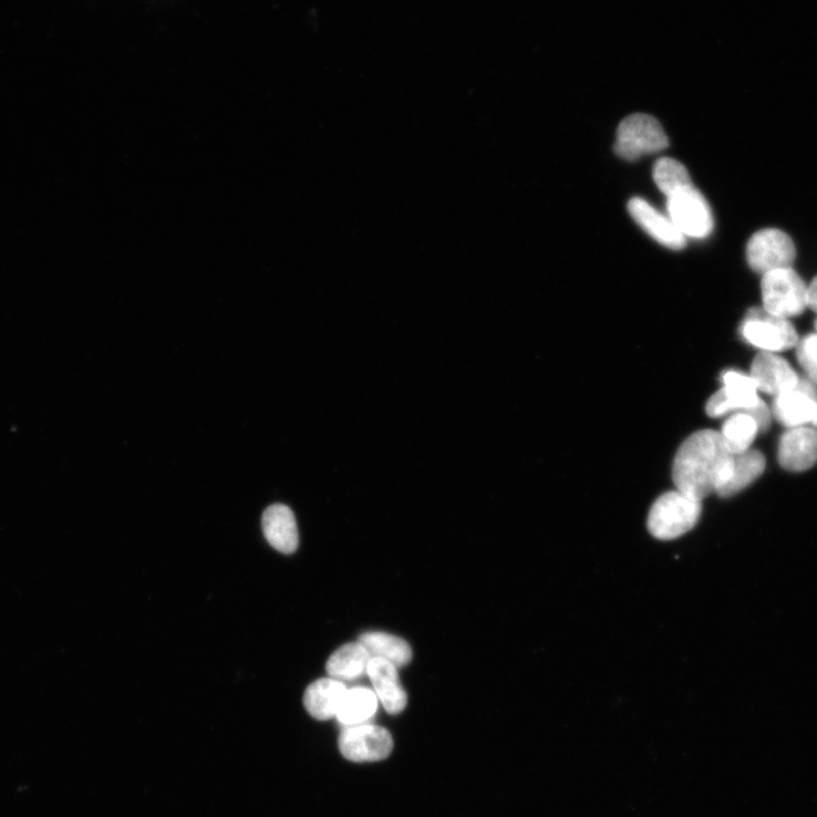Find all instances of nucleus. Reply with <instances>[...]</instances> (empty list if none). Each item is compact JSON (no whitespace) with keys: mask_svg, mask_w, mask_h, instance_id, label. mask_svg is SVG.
<instances>
[{"mask_svg":"<svg viewBox=\"0 0 817 817\" xmlns=\"http://www.w3.org/2000/svg\"><path fill=\"white\" fill-rule=\"evenodd\" d=\"M262 531L267 541L277 551L292 555L299 547V531L292 510L285 505H275L262 515Z\"/></svg>","mask_w":817,"mask_h":817,"instance_id":"obj_14","label":"nucleus"},{"mask_svg":"<svg viewBox=\"0 0 817 817\" xmlns=\"http://www.w3.org/2000/svg\"><path fill=\"white\" fill-rule=\"evenodd\" d=\"M757 433L759 430L755 420L743 412L726 420L720 434L726 447L733 454H738L751 448Z\"/></svg>","mask_w":817,"mask_h":817,"instance_id":"obj_21","label":"nucleus"},{"mask_svg":"<svg viewBox=\"0 0 817 817\" xmlns=\"http://www.w3.org/2000/svg\"><path fill=\"white\" fill-rule=\"evenodd\" d=\"M762 298L765 311L788 320L807 308V286L792 267L771 270L763 276Z\"/></svg>","mask_w":817,"mask_h":817,"instance_id":"obj_4","label":"nucleus"},{"mask_svg":"<svg viewBox=\"0 0 817 817\" xmlns=\"http://www.w3.org/2000/svg\"><path fill=\"white\" fill-rule=\"evenodd\" d=\"M780 465L789 472H805L817 463V431L809 427L790 428L778 449Z\"/></svg>","mask_w":817,"mask_h":817,"instance_id":"obj_13","label":"nucleus"},{"mask_svg":"<svg viewBox=\"0 0 817 817\" xmlns=\"http://www.w3.org/2000/svg\"><path fill=\"white\" fill-rule=\"evenodd\" d=\"M774 415L786 427H817V391L814 385L799 379L797 386L776 396Z\"/></svg>","mask_w":817,"mask_h":817,"instance_id":"obj_10","label":"nucleus"},{"mask_svg":"<svg viewBox=\"0 0 817 817\" xmlns=\"http://www.w3.org/2000/svg\"><path fill=\"white\" fill-rule=\"evenodd\" d=\"M655 185L669 197L676 192L694 186L687 168L672 158H660L653 169Z\"/></svg>","mask_w":817,"mask_h":817,"instance_id":"obj_22","label":"nucleus"},{"mask_svg":"<svg viewBox=\"0 0 817 817\" xmlns=\"http://www.w3.org/2000/svg\"><path fill=\"white\" fill-rule=\"evenodd\" d=\"M751 378L758 390L776 396L794 390L799 382L789 363L772 352H762L755 358Z\"/></svg>","mask_w":817,"mask_h":817,"instance_id":"obj_12","label":"nucleus"},{"mask_svg":"<svg viewBox=\"0 0 817 817\" xmlns=\"http://www.w3.org/2000/svg\"><path fill=\"white\" fill-rule=\"evenodd\" d=\"M766 462L763 454L756 449L734 454V465L731 478L718 490L722 497H731L752 485L765 470Z\"/></svg>","mask_w":817,"mask_h":817,"instance_id":"obj_19","label":"nucleus"},{"mask_svg":"<svg viewBox=\"0 0 817 817\" xmlns=\"http://www.w3.org/2000/svg\"><path fill=\"white\" fill-rule=\"evenodd\" d=\"M748 413L756 422L759 433L766 432L771 425L772 415L767 405L761 400V402Z\"/></svg>","mask_w":817,"mask_h":817,"instance_id":"obj_24","label":"nucleus"},{"mask_svg":"<svg viewBox=\"0 0 817 817\" xmlns=\"http://www.w3.org/2000/svg\"><path fill=\"white\" fill-rule=\"evenodd\" d=\"M368 675L385 711L392 715L403 712L407 704V695L400 683L397 668L385 660L373 658Z\"/></svg>","mask_w":817,"mask_h":817,"instance_id":"obj_15","label":"nucleus"},{"mask_svg":"<svg viewBox=\"0 0 817 817\" xmlns=\"http://www.w3.org/2000/svg\"><path fill=\"white\" fill-rule=\"evenodd\" d=\"M807 307L817 312V278L807 287Z\"/></svg>","mask_w":817,"mask_h":817,"instance_id":"obj_25","label":"nucleus"},{"mask_svg":"<svg viewBox=\"0 0 817 817\" xmlns=\"http://www.w3.org/2000/svg\"><path fill=\"white\" fill-rule=\"evenodd\" d=\"M741 334L746 342L763 352H780L798 343V334L785 318L768 313L763 308L748 311Z\"/></svg>","mask_w":817,"mask_h":817,"instance_id":"obj_5","label":"nucleus"},{"mask_svg":"<svg viewBox=\"0 0 817 817\" xmlns=\"http://www.w3.org/2000/svg\"><path fill=\"white\" fill-rule=\"evenodd\" d=\"M722 383L723 387L706 404V413L713 418L748 412L761 402L751 375L728 371L722 375Z\"/></svg>","mask_w":817,"mask_h":817,"instance_id":"obj_9","label":"nucleus"},{"mask_svg":"<svg viewBox=\"0 0 817 817\" xmlns=\"http://www.w3.org/2000/svg\"><path fill=\"white\" fill-rule=\"evenodd\" d=\"M815 329H816V332H817V320H816V322H815Z\"/></svg>","mask_w":817,"mask_h":817,"instance_id":"obj_26","label":"nucleus"},{"mask_svg":"<svg viewBox=\"0 0 817 817\" xmlns=\"http://www.w3.org/2000/svg\"><path fill=\"white\" fill-rule=\"evenodd\" d=\"M746 257L751 268L764 276L771 270L792 267L796 258V248L785 232L766 229L751 238Z\"/></svg>","mask_w":817,"mask_h":817,"instance_id":"obj_8","label":"nucleus"},{"mask_svg":"<svg viewBox=\"0 0 817 817\" xmlns=\"http://www.w3.org/2000/svg\"><path fill=\"white\" fill-rule=\"evenodd\" d=\"M359 643L373 658L385 660L397 669L407 665L413 660V650L404 640L383 631L362 633Z\"/></svg>","mask_w":817,"mask_h":817,"instance_id":"obj_18","label":"nucleus"},{"mask_svg":"<svg viewBox=\"0 0 817 817\" xmlns=\"http://www.w3.org/2000/svg\"><path fill=\"white\" fill-rule=\"evenodd\" d=\"M669 218L686 238L704 239L714 227L713 215L704 196L694 187L666 197Z\"/></svg>","mask_w":817,"mask_h":817,"instance_id":"obj_6","label":"nucleus"},{"mask_svg":"<svg viewBox=\"0 0 817 817\" xmlns=\"http://www.w3.org/2000/svg\"><path fill=\"white\" fill-rule=\"evenodd\" d=\"M668 146V135L655 117L633 114L625 117L618 127L614 153L624 161L633 162L660 153Z\"/></svg>","mask_w":817,"mask_h":817,"instance_id":"obj_3","label":"nucleus"},{"mask_svg":"<svg viewBox=\"0 0 817 817\" xmlns=\"http://www.w3.org/2000/svg\"><path fill=\"white\" fill-rule=\"evenodd\" d=\"M628 211L635 223L660 245L681 250L687 245V238L681 234L669 217L662 215L647 200L635 197L628 203Z\"/></svg>","mask_w":817,"mask_h":817,"instance_id":"obj_11","label":"nucleus"},{"mask_svg":"<svg viewBox=\"0 0 817 817\" xmlns=\"http://www.w3.org/2000/svg\"><path fill=\"white\" fill-rule=\"evenodd\" d=\"M372 655L360 643H351L340 648L327 663L330 678L339 681H354L368 675Z\"/></svg>","mask_w":817,"mask_h":817,"instance_id":"obj_17","label":"nucleus"},{"mask_svg":"<svg viewBox=\"0 0 817 817\" xmlns=\"http://www.w3.org/2000/svg\"><path fill=\"white\" fill-rule=\"evenodd\" d=\"M348 689L333 678L316 680L306 691L303 704L314 718L327 721L337 717L338 711Z\"/></svg>","mask_w":817,"mask_h":817,"instance_id":"obj_16","label":"nucleus"},{"mask_svg":"<svg viewBox=\"0 0 817 817\" xmlns=\"http://www.w3.org/2000/svg\"><path fill=\"white\" fill-rule=\"evenodd\" d=\"M341 754L352 762L385 759L393 749V738L383 726L363 723L345 726L339 738Z\"/></svg>","mask_w":817,"mask_h":817,"instance_id":"obj_7","label":"nucleus"},{"mask_svg":"<svg viewBox=\"0 0 817 817\" xmlns=\"http://www.w3.org/2000/svg\"><path fill=\"white\" fill-rule=\"evenodd\" d=\"M733 465L734 454L721 434L703 430L679 447L673 463V482L678 490L702 501L728 482Z\"/></svg>","mask_w":817,"mask_h":817,"instance_id":"obj_1","label":"nucleus"},{"mask_svg":"<svg viewBox=\"0 0 817 817\" xmlns=\"http://www.w3.org/2000/svg\"><path fill=\"white\" fill-rule=\"evenodd\" d=\"M797 359L810 381L817 384V333L797 343Z\"/></svg>","mask_w":817,"mask_h":817,"instance_id":"obj_23","label":"nucleus"},{"mask_svg":"<svg viewBox=\"0 0 817 817\" xmlns=\"http://www.w3.org/2000/svg\"><path fill=\"white\" fill-rule=\"evenodd\" d=\"M379 699L375 692L368 687L356 686L348 690L337 718L344 726L369 723L378 712Z\"/></svg>","mask_w":817,"mask_h":817,"instance_id":"obj_20","label":"nucleus"},{"mask_svg":"<svg viewBox=\"0 0 817 817\" xmlns=\"http://www.w3.org/2000/svg\"><path fill=\"white\" fill-rule=\"evenodd\" d=\"M701 503L678 489L661 495L649 515L650 532L661 540H672L687 534L701 518Z\"/></svg>","mask_w":817,"mask_h":817,"instance_id":"obj_2","label":"nucleus"}]
</instances>
